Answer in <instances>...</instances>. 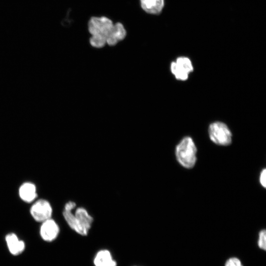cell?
Returning <instances> with one entry per match:
<instances>
[{
  "label": "cell",
  "mask_w": 266,
  "mask_h": 266,
  "mask_svg": "<svg viewBox=\"0 0 266 266\" xmlns=\"http://www.w3.org/2000/svg\"><path fill=\"white\" fill-rule=\"evenodd\" d=\"M225 266H243L240 260L236 257H232L228 259Z\"/></svg>",
  "instance_id": "14"
},
{
  "label": "cell",
  "mask_w": 266,
  "mask_h": 266,
  "mask_svg": "<svg viewBox=\"0 0 266 266\" xmlns=\"http://www.w3.org/2000/svg\"><path fill=\"white\" fill-rule=\"evenodd\" d=\"M197 148L192 138L184 137L176 146L175 155L177 161L183 167L192 168L197 162Z\"/></svg>",
  "instance_id": "2"
},
{
  "label": "cell",
  "mask_w": 266,
  "mask_h": 266,
  "mask_svg": "<svg viewBox=\"0 0 266 266\" xmlns=\"http://www.w3.org/2000/svg\"><path fill=\"white\" fill-rule=\"evenodd\" d=\"M113 24L112 20L107 17H91L88 23V32L91 35L89 39L90 45L97 48L104 47Z\"/></svg>",
  "instance_id": "1"
},
{
  "label": "cell",
  "mask_w": 266,
  "mask_h": 266,
  "mask_svg": "<svg viewBox=\"0 0 266 266\" xmlns=\"http://www.w3.org/2000/svg\"><path fill=\"white\" fill-rule=\"evenodd\" d=\"M258 245L261 249L265 251L266 250V232L265 229L261 230L259 233Z\"/></svg>",
  "instance_id": "13"
},
{
  "label": "cell",
  "mask_w": 266,
  "mask_h": 266,
  "mask_svg": "<svg viewBox=\"0 0 266 266\" xmlns=\"http://www.w3.org/2000/svg\"><path fill=\"white\" fill-rule=\"evenodd\" d=\"M41 223L39 231L41 238L48 242L54 240L59 233L60 229L58 224L51 218Z\"/></svg>",
  "instance_id": "7"
},
{
  "label": "cell",
  "mask_w": 266,
  "mask_h": 266,
  "mask_svg": "<svg viewBox=\"0 0 266 266\" xmlns=\"http://www.w3.org/2000/svg\"><path fill=\"white\" fill-rule=\"evenodd\" d=\"M75 221L72 229L81 235H87L93 222V218L83 207L76 209L74 213Z\"/></svg>",
  "instance_id": "4"
},
{
  "label": "cell",
  "mask_w": 266,
  "mask_h": 266,
  "mask_svg": "<svg viewBox=\"0 0 266 266\" xmlns=\"http://www.w3.org/2000/svg\"><path fill=\"white\" fill-rule=\"evenodd\" d=\"M266 168H264L262 170L260 173V176H259V181L261 185L265 188L266 187Z\"/></svg>",
  "instance_id": "15"
},
{
  "label": "cell",
  "mask_w": 266,
  "mask_h": 266,
  "mask_svg": "<svg viewBox=\"0 0 266 266\" xmlns=\"http://www.w3.org/2000/svg\"><path fill=\"white\" fill-rule=\"evenodd\" d=\"M5 240L9 252L13 255L22 253L25 249L24 242L20 240L14 233H10L5 236Z\"/></svg>",
  "instance_id": "10"
},
{
  "label": "cell",
  "mask_w": 266,
  "mask_h": 266,
  "mask_svg": "<svg viewBox=\"0 0 266 266\" xmlns=\"http://www.w3.org/2000/svg\"><path fill=\"white\" fill-rule=\"evenodd\" d=\"M141 9L146 13L157 15L160 14L164 6V0H139Z\"/></svg>",
  "instance_id": "11"
},
{
  "label": "cell",
  "mask_w": 266,
  "mask_h": 266,
  "mask_svg": "<svg viewBox=\"0 0 266 266\" xmlns=\"http://www.w3.org/2000/svg\"><path fill=\"white\" fill-rule=\"evenodd\" d=\"M170 71L175 78L180 81H185L194 67L190 59L186 57H179L175 61L171 63Z\"/></svg>",
  "instance_id": "5"
},
{
  "label": "cell",
  "mask_w": 266,
  "mask_h": 266,
  "mask_svg": "<svg viewBox=\"0 0 266 266\" xmlns=\"http://www.w3.org/2000/svg\"><path fill=\"white\" fill-rule=\"evenodd\" d=\"M19 195L24 202H33L37 196L35 185L30 182L23 183L19 187Z\"/></svg>",
  "instance_id": "9"
},
{
  "label": "cell",
  "mask_w": 266,
  "mask_h": 266,
  "mask_svg": "<svg viewBox=\"0 0 266 266\" xmlns=\"http://www.w3.org/2000/svg\"><path fill=\"white\" fill-rule=\"evenodd\" d=\"M126 35L127 30L124 25L121 22H117L113 24L106 38V43L109 46H114L124 39Z\"/></svg>",
  "instance_id": "8"
},
{
  "label": "cell",
  "mask_w": 266,
  "mask_h": 266,
  "mask_svg": "<svg viewBox=\"0 0 266 266\" xmlns=\"http://www.w3.org/2000/svg\"><path fill=\"white\" fill-rule=\"evenodd\" d=\"M210 139L220 146H228L232 142V133L224 123L216 121L211 123L208 129Z\"/></svg>",
  "instance_id": "3"
},
{
  "label": "cell",
  "mask_w": 266,
  "mask_h": 266,
  "mask_svg": "<svg viewBox=\"0 0 266 266\" xmlns=\"http://www.w3.org/2000/svg\"><path fill=\"white\" fill-rule=\"evenodd\" d=\"M53 210L50 202L45 199L36 200L31 206L30 214L36 222H41L50 219L52 215Z\"/></svg>",
  "instance_id": "6"
},
{
  "label": "cell",
  "mask_w": 266,
  "mask_h": 266,
  "mask_svg": "<svg viewBox=\"0 0 266 266\" xmlns=\"http://www.w3.org/2000/svg\"><path fill=\"white\" fill-rule=\"evenodd\" d=\"M94 263L95 266H117L116 261L113 260L107 250L99 251L94 258Z\"/></svg>",
  "instance_id": "12"
}]
</instances>
